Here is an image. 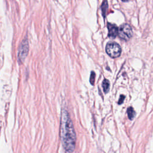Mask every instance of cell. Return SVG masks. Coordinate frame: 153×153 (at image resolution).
I'll return each mask as SVG.
<instances>
[{"label":"cell","instance_id":"obj_3","mask_svg":"<svg viewBox=\"0 0 153 153\" xmlns=\"http://www.w3.org/2000/svg\"><path fill=\"white\" fill-rule=\"evenodd\" d=\"M29 51V44L27 38H25L20 44L18 54H17V58L18 62L19 63H22L25 58L26 57Z\"/></svg>","mask_w":153,"mask_h":153},{"label":"cell","instance_id":"obj_11","mask_svg":"<svg viewBox=\"0 0 153 153\" xmlns=\"http://www.w3.org/2000/svg\"><path fill=\"white\" fill-rule=\"evenodd\" d=\"M122 1H123V2H127V1H128V0H121Z\"/></svg>","mask_w":153,"mask_h":153},{"label":"cell","instance_id":"obj_10","mask_svg":"<svg viewBox=\"0 0 153 153\" xmlns=\"http://www.w3.org/2000/svg\"><path fill=\"white\" fill-rule=\"evenodd\" d=\"M124 99H125V96H124V95H121L120 97V99H119V100H118V103L120 104H120H122V103H123V102H124Z\"/></svg>","mask_w":153,"mask_h":153},{"label":"cell","instance_id":"obj_1","mask_svg":"<svg viewBox=\"0 0 153 153\" xmlns=\"http://www.w3.org/2000/svg\"><path fill=\"white\" fill-rule=\"evenodd\" d=\"M60 136L63 146L68 152H72L75 148L76 135L72 122L66 110L62 112Z\"/></svg>","mask_w":153,"mask_h":153},{"label":"cell","instance_id":"obj_8","mask_svg":"<svg viewBox=\"0 0 153 153\" xmlns=\"http://www.w3.org/2000/svg\"><path fill=\"white\" fill-rule=\"evenodd\" d=\"M127 113L128 115V117L129 118V120H132L134 116H135V111H134L133 108L132 107H129L127 108Z\"/></svg>","mask_w":153,"mask_h":153},{"label":"cell","instance_id":"obj_4","mask_svg":"<svg viewBox=\"0 0 153 153\" xmlns=\"http://www.w3.org/2000/svg\"><path fill=\"white\" fill-rule=\"evenodd\" d=\"M118 35L121 39L124 41H128L133 36V31L131 26L127 23L122 25L118 29Z\"/></svg>","mask_w":153,"mask_h":153},{"label":"cell","instance_id":"obj_7","mask_svg":"<svg viewBox=\"0 0 153 153\" xmlns=\"http://www.w3.org/2000/svg\"><path fill=\"white\" fill-rule=\"evenodd\" d=\"M108 2H107L106 0H105L103 2V3L101 5V7H100V9L102 10V15H103L104 18L106 16V10L108 9Z\"/></svg>","mask_w":153,"mask_h":153},{"label":"cell","instance_id":"obj_2","mask_svg":"<svg viewBox=\"0 0 153 153\" xmlns=\"http://www.w3.org/2000/svg\"><path fill=\"white\" fill-rule=\"evenodd\" d=\"M106 51L110 57L116 58L120 56L121 48L118 43L115 42H109L106 44Z\"/></svg>","mask_w":153,"mask_h":153},{"label":"cell","instance_id":"obj_5","mask_svg":"<svg viewBox=\"0 0 153 153\" xmlns=\"http://www.w3.org/2000/svg\"><path fill=\"white\" fill-rule=\"evenodd\" d=\"M108 29V36L111 38H115L118 35V28L116 25L108 23L107 24Z\"/></svg>","mask_w":153,"mask_h":153},{"label":"cell","instance_id":"obj_6","mask_svg":"<svg viewBox=\"0 0 153 153\" xmlns=\"http://www.w3.org/2000/svg\"><path fill=\"white\" fill-rule=\"evenodd\" d=\"M109 87H110L109 81L107 79H105L102 82V87L103 89V91L105 93H107L109 91Z\"/></svg>","mask_w":153,"mask_h":153},{"label":"cell","instance_id":"obj_9","mask_svg":"<svg viewBox=\"0 0 153 153\" xmlns=\"http://www.w3.org/2000/svg\"><path fill=\"white\" fill-rule=\"evenodd\" d=\"M95 76L96 74L94 71H91L90 77V82L91 83V85H94V81H95Z\"/></svg>","mask_w":153,"mask_h":153}]
</instances>
